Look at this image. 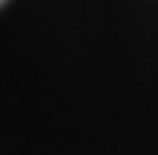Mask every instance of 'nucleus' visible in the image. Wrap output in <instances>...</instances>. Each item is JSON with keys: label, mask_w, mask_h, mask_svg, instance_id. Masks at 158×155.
Instances as JSON below:
<instances>
[{"label": "nucleus", "mask_w": 158, "mask_h": 155, "mask_svg": "<svg viewBox=\"0 0 158 155\" xmlns=\"http://www.w3.org/2000/svg\"><path fill=\"white\" fill-rule=\"evenodd\" d=\"M0 3H3V0H0Z\"/></svg>", "instance_id": "1"}]
</instances>
